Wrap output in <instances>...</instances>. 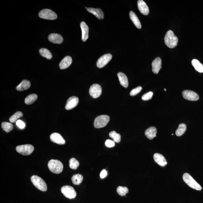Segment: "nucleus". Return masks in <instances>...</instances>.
I'll return each mask as SVG.
<instances>
[{"label": "nucleus", "instance_id": "nucleus-1", "mask_svg": "<svg viewBox=\"0 0 203 203\" xmlns=\"http://www.w3.org/2000/svg\"><path fill=\"white\" fill-rule=\"evenodd\" d=\"M178 39L172 31L169 30L164 37L165 45L170 48H173L178 45Z\"/></svg>", "mask_w": 203, "mask_h": 203}, {"label": "nucleus", "instance_id": "nucleus-2", "mask_svg": "<svg viewBox=\"0 0 203 203\" xmlns=\"http://www.w3.org/2000/svg\"><path fill=\"white\" fill-rule=\"evenodd\" d=\"M48 167L51 171L55 174H59L63 170V164L58 160H51L49 162Z\"/></svg>", "mask_w": 203, "mask_h": 203}, {"label": "nucleus", "instance_id": "nucleus-3", "mask_svg": "<svg viewBox=\"0 0 203 203\" xmlns=\"http://www.w3.org/2000/svg\"><path fill=\"white\" fill-rule=\"evenodd\" d=\"M183 179L185 183L192 189L199 191L202 190V188L201 185L199 184L189 173H185L183 174Z\"/></svg>", "mask_w": 203, "mask_h": 203}, {"label": "nucleus", "instance_id": "nucleus-4", "mask_svg": "<svg viewBox=\"0 0 203 203\" xmlns=\"http://www.w3.org/2000/svg\"><path fill=\"white\" fill-rule=\"evenodd\" d=\"M31 181L37 189L42 191H47L46 183L41 178L37 175H33L31 177Z\"/></svg>", "mask_w": 203, "mask_h": 203}, {"label": "nucleus", "instance_id": "nucleus-5", "mask_svg": "<svg viewBox=\"0 0 203 203\" xmlns=\"http://www.w3.org/2000/svg\"><path fill=\"white\" fill-rule=\"evenodd\" d=\"M110 118L107 115H101L95 119L94 125L96 128H102L105 127L109 122Z\"/></svg>", "mask_w": 203, "mask_h": 203}, {"label": "nucleus", "instance_id": "nucleus-6", "mask_svg": "<svg viewBox=\"0 0 203 203\" xmlns=\"http://www.w3.org/2000/svg\"><path fill=\"white\" fill-rule=\"evenodd\" d=\"M39 17L41 18L54 20L57 18L56 13L50 9H45L42 10L39 13Z\"/></svg>", "mask_w": 203, "mask_h": 203}, {"label": "nucleus", "instance_id": "nucleus-7", "mask_svg": "<svg viewBox=\"0 0 203 203\" xmlns=\"http://www.w3.org/2000/svg\"><path fill=\"white\" fill-rule=\"evenodd\" d=\"M16 150L18 152L24 155L31 154L34 150V147L31 145L18 146L16 147Z\"/></svg>", "mask_w": 203, "mask_h": 203}, {"label": "nucleus", "instance_id": "nucleus-8", "mask_svg": "<svg viewBox=\"0 0 203 203\" xmlns=\"http://www.w3.org/2000/svg\"><path fill=\"white\" fill-rule=\"evenodd\" d=\"M61 191L65 197L69 199L75 198L76 193L74 188L69 186H64L61 188Z\"/></svg>", "mask_w": 203, "mask_h": 203}, {"label": "nucleus", "instance_id": "nucleus-9", "mask_svg": "<svg viewBox=\"0 0 203 203\" xmlns=\"http://www.w3.org/2000/svg\"><path fill=\"white\" fill-rule=\"evenodd\" d=\"M112 58V56L110 54H106L103 55L98 59L96 65L98 68H102L110 61Z\"/></svg>", "mask_w": 203, "mask_h": 203}, {"label": "nucleus", "instance_id": "nucleus-10", "mask_svg": "<svg viewBox=\"0 0 203 203\" xmlns=\"http://www.w3.org/2000/svg\"><path fill=\"white\" fill-rule=\"evenodd\" d=\"M89 91L90 94L93 98H97L101 96L102 90L99 84H94L90 87Z\"/></svg>", "mask_w": 203, "mask_h": 203}, {"label": "nucleus", "instance_id": "nucleus-11", "mask_svg": "<svg viewBox=\"0 0 203 203\" xmlns=\"http://www.w3.org/2000/svg\"><path fill=\"white\" fill-rule=\"evenodd\" d=\"M183 96L185 99L190 101H197L199 99V96L196 92L194 91L186 90L183 91Z\"/></svg>", "mask_w": 203, "mask_h": 203}, {"label": "nucleus", "instance_id": "nucleus-12", "mask_svg": "<svg viewBox=\"0 0 203 203\" xmlns=\"http://www.w3.org/2000/svg\"><path fill=\"white\" fill-rule=\"evenodd\" d=\"M79 103V99L76 96H72L67 101L65 109L66 110H69L74 109L78 105Z\"/></svg>", "mask_w": 203, "mask_h": 203}, {"label": "nucleus", "instance_id": "nucleus-13", "mask_svg": "<svg viewBox=\"0 0 203 203\" xmlns=\"http://www.w3.org/2000/svg\"><path fill=\"white\" fill-rule=\"evenodd\" d=\"M139 10L144 15H148L149 12V7L146 3L143 0H139L137 2Z\"/></svg>", "mask_w": 203, "mask_h": 203}, {"label": "nucleus", "instance_id": "nucleus-14", "mask_svg": "<svg viewBox=\"0 0 203 203\" xmlns=\"http://www.w3.org/2000/svg\"><path fill=\"white\" fill-rule=\"evenodd\" d=\"M162 61L160 57L155 58L152 63V72L155 74H158L161 68Z\"/></svg>", "mask_w": 203, "mask_h": 203}, {"label": "nucleus", "instance_id": "nucleus-15", "mask_svg": "<svg viewBox=\"0 0 203 203\" xmlns=\"http://www.w3.org/2000/svg\"><path fill=\"white\" fill-rule=\"evenodd\" d=\"M50 139L52 142L58 145H64L65 143V140L61 135L57 133L52 134L50 136Z\"/></svg>", "mask_w": 203, "mask_h": 203}, {"label": "nucleus", "instance_id": "nucleus-16", "mask_svg": "<svg viewBox=\"0 0 203 203\" xmlns=\"http://www.w3.org/2000/svg\"><path fill=\"white\" fill-rule=\"evenodd\" d=\"M48 40L51 42L55 44H61L63 41V37L60 34H51L48 36Z\"/></svg>", "mask_w": 203, "mask_h": 203}, {"label": "nucleus", "instance_id": "nucleus-17", "mask_svg": "<svg viewBox=\"0 0 203 203\" xmlns=\"http://www.w3.org/2000/svg\"><path fill=\"white\" fill-rule=\"evenodd\" d=\"M153 158L156 163L161 166H164L167 164L166 158L161 154L155 153L153 155Z\"/></svg>", "mask_w": 203, "mask_h": 203}, {"label": "nucleus", "instance_id": "nucleus-18", "mask_svg": "<svg viewBox=\"0 0 203 203\" xmlns=\"http://www.w3.org/2000/svg\"><path fill=\"white\" fill-rule=\"evenodd\" d=\"M82 33V39L83 42H86L88 38V31L89 28L88 26L87 25L86 23L84 22H82L80 24Z\"/></svg>", "mask_w": 203, "mask_h": 203}, {"label": "nucleus", "instance_id": "nucleus-19", "mask_svg": "<svg viewBox=\"0 0 203 203\" xmlns=\"http://www.w3.org/2000/svg\"><path fill=\"white\" fill-rule=\"evenodd\" d=\"M87 10L88 12L91 13L96 17L99 19H102L104 18V13L102 10L99 9H94L93 8H88Z\"/></svg>", "mask_w": 203, "mask_h": 203}, {"label": "nucleus", "instance_id": "nucleus-20", "mask_svg": "<svg viewBox=\"0 0 203 203\" xmlns=\"http://www.w3.org/2000/svg\"><path fill=\"white\" fill-rule=\"evenodd\" d=\"M72 61V58L70 56H66L61 61L60 63V69H65L68 68L71 65Z\"/></svg>", "mask_w": 203, "mask_h": 203}, {"label": "nucleus", "instance_id": "nucleus-21", "mask_svg": "<svg viewBox=\"0 0 203 203\" xmlns=\"http://www.w3.org/2000/svg\"><path fill=\"white\" fill-rule=\"evenodd\" d=\"M157 130L155 127H150L147 129L145 132V135L149 140H152L157 137Z\"/></svg>", "mask_w": 203, "mask_h": 203}, {"label": "nucleus", "instance_id": "nucleus-22", "mask_svg": "<svg viewBox=\"0 0 203 203\" xmlns=\"http://www.w3.org/2000/svg\"><path fill=\"white\" fill-rule=\"evenodd\" d=\"M129 17H130L131 20L133 22L134 25L137 28L139 29L141 28L142 25L140 21L139 20L138 17L133 11H131L129 13Z\"/></svg>", "mask_w": 203, "mask_h": 203}, {"label": "nucleus", "instance_id": "nucleus-23", "mask_svg": "<svg viewBox=\"0 0 203 203\" xmlns=\"http://www.w3.org/2000/svg\"><path fill=\"white\" fill-rule=\"evenodd\" d=\"M31 86L30 81L27 80H23L22 82L16 87V90L19 91H23L29 89Z\"/></svg>", "mask_w": 203, "mask_h": 203}, {"label": "nucleus", "instance_id": "nucleus-24", "mask_svg": "<svg viewBox=\"0 0 203 203\" xmlns=\"http://www.w3.org/2000/svg\"><path fill=\"white\" fill-rule=\"evenodd\" d=\"M117 76L120 84L124 87H127L129 83L128 79H127V76L124 73L119 72L118 73Z\"/></svg>", "mask_w": 203, "mask_h": 203}, {"label": "nucleus", "instance_id": "nucleus-25", "mask_svg": "<svg viewBox=\"0 0 203 203\" xmlns=\"http://www.w3.org/2000/svg\"><path fill=\"white\" fill-rule=\"evenodd\" d=\"M191 63L196 71L200 73L203 72V65L198 60L194 59L191 61Z\"/></svg>", "mask_w": 203, "mask_h": 203}, {"label": "nucleus", "instance_id": "nucleus-26", "mask_svg": "<svg viewBox=\"0 0 203 203\" xmlns=\"http://www.w3.org/2000/svg\"><path fill=\"white\" fill-rule=\"evenodd\" d=\"M38 96L37 94H32L29 95L25 98L24 102L26 104L31 105L35 102L37 99Z\"/></svg>", "mask_w": 203, "mask_h": 203}, {"label": "nucleus", "instance_id": "nucleus-27", "mask_svg": "<svg viewBox=\"0 0 203 203\" xmlns=\"http://www.w3.org/2000/svg\"><path fill=\"white\" fill-rule=\"evenodd\" d=\"M186 126L184 124H180L178 127V128L176 131V135L177 136L179 137L183 135L186 131Z\"/></svg>", "mask_w": 203, "mask_h": 203}, {"label": "nucleus", "instance_id": "nucleus-28", "mask_svg": "<svg viewBox=\"0 0 203 203\" xmlns=\"http://www.w3.org/2000/svg\"><path fill=\"white\" fill-rule=\"evenodd\" d=\"M83 177L79 174H75L72 178V181L73 184L76 185H79L82 182Z\"/></svg>", "mask_w": 203, "mask_h": 203}, {"label": "nucleus", "instance_id": "nucleus-29", "mask_svg": "<svg viewBox=\"0 0 203 203\" xmlns=\"http://www.w3.org/2000/svg\"><path fill=\"white\" fill-rule=\"evenodd\" d=\"M40 55L42 57L46 58L47 59L50 60L52 58V54L48 50L45 48L41 49L39 50Z\"/></svg>", "mask_w": 203, "mask_h": 203}, {"label": "nucleus", "instance_id": "nucleus-30", "mask_svg": "<svg viewBox=\"0 0 203 203\" xmlns=\"http://www.w3.org/2000/svg\"><path fill=\"white\" fill-rule=\"evenodd\" d=\"M2 127L6 132H9L13 129V125L10 123L3 122L2 124Z\"/></svg>", "mask_w": 203, "mask_h": 203}, {"label": "nucleus", "instance_id": "nucleus-31", "mask_svg": "<svg viewBox=\"0 0 203 203\" xmlns=\"http://www.w3.org/2000/svg\"><path fill=\"white\" fill-rule=\"evenodd\" d=\"M109 136L116 143H119L120 142L121 135L120 134L117 133L115 131L111 132L109 133Z\"/></svg>", "mask_w": 203, "mask_h": 203}, {"label": "nucleus", "instance_id": "nucleus-32", "mask_svg": "<svg viewBox=\"0 0 203 203\" xmlns=\"http://www.w3.org/2000/svg\"><path fill=\"white\" fill-rule=\"evenodd\" d=\"M23 116V114L21 111H17L15 113L11 116L9 118V121L11 123H15L20 118L22 117Z\"/></svg>", "mask_w": 203, "mask_h": 203}, {"label": "nucleus", "instance_id": "nucleus-33", "mask_svg": "<svg viewBox=\"0 0 203 203\" xmlns=\"http://www.w3.org/2000/svg\"><path fill=\"white\" fill-rule=\"evenodd\" d=\"M117 191L118 194L121 196H125L129 192L128 188L125 186H119L117 187Z\"/></svg>", "mask_w": 203, "mask_h": 203}, {"label": "nucleus", "instance_id": "nucleus-34", "mask_svg": "<svg viewBox=\"0 0 203 203\" xmlns=\"http://www.w3.org/2000/svg\"><path fill=\"white\" fill-rule=\"evenodd\" d=\"M79 163L77 160L74 158H72L69 160V167L73 169H76L79 166Z\"/></svg>", "mask_w": 203, "mask_h": 203}, {"label": "nucleus", "instance_id": "nucleus-35", "mask_svg": "<svg viewBox=\"0 0 203 203\" xmlns=\"http://www.w3.org/2000/svg\"><path fill=\"white\" fill-rule=\"evenodd\" d=\"M142 89V88L141 86H138V87L134 88L131 91L130 93V96H133L136 95L141 91Z\"/></svg>", "mask_w": 203, "mask_h": 203}, {"label": "nucleus", "instance_id": "nucleus-36", "mask_svg": "<svg viewBox=\"0 0 203 203\" xmlns=\"http://www.w3.org/2000/svg\"><path fill=\"white\" fill-rule=\"evenodd\" d=\"M153 95V93L152 91H149L148 93L144 94L142 97V99L143 101H148L151 99Z\"/></svg>", "mask_w": 203, "mask_h": 203}, {"label": "nucleus", "instance_id": "nucleus-37", "mask_svg": "<svg viewBox=\"0 0 203 203\" xmlns=\"http://www.w3.org/2000/svg\"><path fill=\"white\" fill-rule=\"evenodd\" d=\"M105 145L108 148H112L115 146V142L110 140H107L105 142Z\"/></svg>", "mask_w": 203, "mask_h": 203}, {"label": "nucleus", "instance_id": "nucleus-38", "mask_svg": "<svg viewBox=\"0 0 203 203\" xmlns=\"http://www.w3.org/2000/svg\"><path fill=\"white\" fill-rule=\"evenodd\" d=\"M16 124L17 127H18L19 128L21 129H23L25 127V124H24L22 121L20 120H18L17 122H16Z\"/></svg>", "mask_w": 203, "mask_h": 203}, {"label": "nucleus", "instance_id": "nucleus-39", "mask_svg": "<svg viewBox=\"0 0 203 203\" xmlns=\"http://www.w3.org/2000/svg\"><path fill=\"white\" fill-rule=\"evenodd\" d=\"M107 172L105 170H103L100 173V177L101 178L103 179L107 176Z\"/></svg>", "mask_w": 203, "mask_h": 203}, {"label": "nucleus", "instance_id": "nucleus-40", "mask_svg": "<svg viewBox=\"0 0 203 203\" xmlns=\"http://www.w3.org/2000/svg\"><path fill=\"white\" fill-rule=\"evenodd\" d=\"M164 91H166V89H164Z\"/></svg>", "mask_w": 203, "mask_h": 203}, {"label": "nucleus", "instance_id": "nucleus-41", "mask_svg": "<svg viewBox=\"0 0 203 203\" xmlns=\"http://www.w3.org/2000/svg\"><path fill=\"white\" fill-rule=\"evenodd\" d=\"M173 135V134H172V135Z\"/></svg>", "mask_w": 203, "mask_h": 203}]
</instances>
